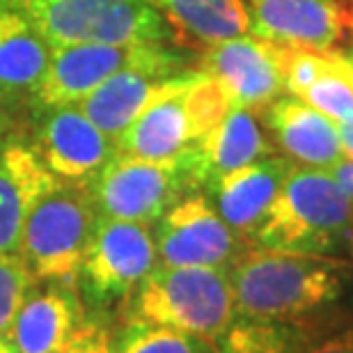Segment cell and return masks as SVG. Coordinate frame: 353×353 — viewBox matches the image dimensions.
Listing matches in <instances>:
<instances>
[{
    "mask_svg": "<svg viewBox=\"0 0 353 353\" xmlns=\"http://www.w3.org/2000/svg\"><path fill=\"white\" fill-rule=\"evenodd\" d=\"M326 53V58L328 60H333L337 69L347 76V81L351 83V88H353V46H333V48H328V51H323Z\"/></svg>",
    "mask_w": 353,
    "mask_h": 353,
    "instance_id": "cell-27",
    "label": "cell"
},
{
    "mask_svg": "<svg viewBox=\"0 0 353 353\" xmlns=\"http://www.w3.org/2000/svg\"><path fill=\"white\" fill-rule=\"evenodd\" d=\"M126 69L154 72L163 76L186 74L193 55L186 48L165 41L143 44H72L53 48L51 65L39 90L28 103V112L83 101L103 81Z\"/></svg>",
    "mask_w": 353,
    "mask_h": 353,
    "instance_id": "cell-5",
    "label": "cell"
},
{
    "mask_svg": "<svg viewBox=\"0 0 353 353\" xmlns=\"http://www.w3.org/2000/svg\"><path fill=\"white\" fill-rule=\"evenodd\" d=\"M353 200L328 170L294 165L252 245L307 255H335L349 245Z\"/></svg>",
    "mask_w": 353,
    "mask_h": 353,
    "instance_id": "cell-2",
    "label": "cell"
},
{
    "mask_svg": "<svg viewBox=\"0 0 353 353\" xmlns=\"http://www.w3.org/2000/svg\"><path fill=\"white\" fill-rule=\"evenodd\" d=\"M347 248L353 252V225H351V232H349V245H347Z\"/></svg>",
    "mask_w": 353,
    "mask_h": 353,
    "instance_id": "cell-33",
    "label": "cell"
},
{
    "mask_svg": "<svg viewBox=\"0 0 353 353\" xmlns=\"http://www.w3.org/2000/svg\"><path fill=\"white\" fill-rule=\"evenodd\" d=\"M228 271L239 319L301 321L340 299L351 264L333 255L248 245Z\"/></svg>",
    "mask_w": 353,
    "mask_h": 353,
    "instance_id": "cell-1",
    "label": "cell"
},
{
    "mask_svg": "<svg viewBox=\"0 0 353 353\" xmlns=\"http://www.w3.org/2000/svg\"><path fill=\"white\" fill-rule=\"evenodd\" d=\"M97 218L85 183L55 181L30 209L19 243L34 280L76 282Z\"/></svg>",
    "mask_w": 353,
    "mask_h": 353,
    "instance_id": "cell-7",
    "label": "cell"
},
{
    "mask_svg": "<svg viewBox=\"0 0 353 353\" xmlns=\"http://www.w3.org/2000/svg\"><path fill=\"white\" fill-rule=\"evenodd\" d=\"M17 131H21L19 110H14V108H10V105L0 103V147H3Z\"/></svg>",
    "mask_w": 353,
    "mask_h": 353,
    "instance_id": "cell-28",
    "label": "cell"
},
{
    "mask_svg": "<svg viewBox=\"0 0 353 353\" xmlns=\"http://www.w3.org/2000/svg\"><path fill=\"white\" fill-rule=\"evenodd\" d=\"M112 330L101 319H88L81 323L65 347L58 353H112Z\"/></svg>",
    "mask_w": 353,
    "mask_h": 353,
    "instance_id": "cell-25",
    "label": "cell"
},
{
    "mask_svg": "<svg viewBox=\"0 0 353 353\" xmlns=\"http://www.w3.org/2000/svg\"><path fill=\"white\" fill-rule=\"evenodd\" d=\"M26 138L41 165L55 179L90 183L115 157V140L99 129L79 103L53 105L28 112Z\"/></svg>",
    "mask_w": 353,
    "mask_h": 353,
    "instance_id": "cell-9",
    "label": "cell"
},
{
    "mask_svg": "<svg viewBox=\"0 0 353 353\" xmlns=\"http://www.w3.org/2000/svg\"><path fill=\"white\" fill-rule=\"evenodd\" d=\"M347 28L353 32V5H351V10L347 7Z\"/></svg>",
    "mask_w": 353,
    "mask_h": 353,
    "instance_id": "cell-32",
    "label": "cell"
},
{
    "mask_svg": "<svg viewBox=\"0 0 353 353\" xmlns=\"http://www.w3.org/2000/svg\"><path fill=\"white\" fill-rule=\"evenodd\" d=\"M112 353H216L214 344L179 330L129 319L112 337Z\"/></svg>",
    "mask_w": 353,
    "mask_h": 353,
    "instance_id": "cell-22",
    "label": "cell"
},
{
    "mask_svg": "<svg viewBox=\"0 0 353 353\" xmlns=\"http://www.w3.org/2000/svg\"><path fill=\"white\" fill-rule=\"evenodd\" d=\"M131 319L157 323L214 344L234 323L230 271L214 266H163L140 282L129 299Z\"/></svg>",
    "mask_w": 353,
    "mask_h": 353,
    "instance_id": "cell-3",
    "label": "cell"
},
{
    "mask_svg": "<svg viewBox=\"0 0 353 353\" xmlns=\"http://www.w3.org/2000/svg\"><path fill=\"white\" fill-rule=\"evenodd\" d=\"M337 131H340L344 159H351L353 161V126H349V124H337Z\"/></svg>",
    "mask_w": 353,
    "mask_h": 353,
    "instance_id": "cell-30",
    "label": "cell"
},
{
    "mask_svg": "<svg viewBox=\"0 0 353 353\" xmlns=\"http://www.w3.org/2000/svg\"><path fill=\"white\" fill-rule=\"evenodd\" d=\"M250 34L271 44L328 51L347 30V5L337 0H245Z\"/></svg>",
    "mask_w": 353,
    "mask_h": 353,
    "instance_id": "cell-12",
    "label": "cell"
},
{
    "mask_svg": "<svg viewBox=\"0 0 353 353\" xmlns=\"http://www.w3.org/2000/svg\"><path fill=\"white\" fill-rule=\"evenodd\" d=\"M51 48L72 44H172L174 32L145 0H5Z\"/></svg>",
    "mask_w": 353,
    "mask_h": 353,
    "instance_id": "cell-4",
    "label": "cell"
},
{
    "mask_svg": "<svg viewBox=\"0 0 353 353\" xmlns=\"http://www.w3.org/2000/svg\"><path fill=\"white\" fill-rule=\"evenodd\" d=\"M53 48L19 12L0 14V103L28 110L51 65Z\"/></svg>",
    "mask_w": 353,
    "mask_h": 353,
    "instance_id": "cell-18",
    "label": "cell"
},
{
    "mask_svg": "<svg viewBox=\"0 0 353 353\" xmlns=\"http://www.w3.org/2000/svg\"><path fill=\"white\" fill-rule=\"evenodd\" d=\"M159 264L163 266H214L230 264L248 248L223 221L207 193H190L152 225Z\"/></svg>",
    "mask_w": 353,
    "mask_h": 353,
    "instance_id": "cell-10",
    "label": "cell"
},
{
    "mask_svg": "<svg viewBox=\"0 0 353 353\" xmlns=\"http://www.w3.org/2000/svg\"><path fill=\"white\" fill-rule=\"evenodd\" d=\"M349 3H351V5H353V0H349Z\"/></svg>",
    "mask_w": 353,
    "mask_h": 353,
    "instance_id": "cell-36",
    "label": "cell"
},
{
    "mask_svg": "<svg viewBox=\"0 0 353 353\" xmlns=\"http://www.w3.org/2000/svg\"><path fill=\"white\" fill-rule=\"evenodd\" d=\"M296 99H303L307 105L333 119L335 124L353 126V88L333 60H328V67Z\"/></svg>",
    "mask_w": 353,
    "mask_h": 353,
    "instance_id": "cell-23",
    "label": "cell"
},
{
    "mask_svg": "<svg viewBox=\"0 0 353 353\" xmlns=\"http://www.w3.org/2000/svg\"><path fill=\"white\" fill-rule=\"evenodd\" d=\"M55 181L32 152L23 129L0 147V255H19L26 218Z\"/></svg>",
    "mask_w": 353,
    "mask_h": 353,
    "instance_id": "cell-16",
    "label": "cell"
},
{
    "mask_svg": "<svg viewBox=\"0 0 353 353\" xmlns=\"http://www.w3.org/2000/svg\"><path fill=\"white\" fill-rule=\"evenodd\" d=\"M193 152L202 193L223 174L278 154L259 112L243 105H232L221 122L193 145Z\"/></svg>",
    "mask_w": 353,
    "mask_h": 353,
    "instance_id": "cell-17",
    "label": "cell"
},
{
    "mask_svg": "<svg viewBox=\"0 0 353 353\" xmlns=\"http://www.w3.org/2000/svg\"><path fill=\"white\" fill-rule=\"evenodd\" d=\"M181 74L163 76L140 69H126L108 81H103L94 92L79 101V108L101 129L105 136H117L143 112L152 101L165 94Z\"/></svg>",
    "mask_w": 353,
    "mask_h": 353,
    "instance_id": "cell-19",
    "label": "cell"
},
{
    "mask_svg": "<svg viewBox=\"0 0 353 353\" xmlns=\"http://www.w3.org/2000/svg\"><path fill=\"white\" fill-rule=\"evenodd\" d=\"M310 344L307 328L299 321L236 319L214 342L216 353H303Z\"/></svg>",
    "mask_w": 353,
    "mask_h": 353,
    "instance_id": "cell-21",
    "label": "cell"
},
{
    "mask_svg": "<svg viewBox=\"0 0 353 353\" xmlns=\"http://www.w3.org/2000/svg\"><path fill=\"white\" fill-rule=\"evenodd\" d=\"M275 150L296 165L330 170L344 159L337 124L303 99L282 94L259 110Z\"/></svg>",
    "mask_w": 353,
    "mask_h": 353,
    "instance_id": "cell-14",
    "label": "cell"
},
{
    "mask_svg": "<svg viewBox=\"0 0 353 353\" xmlns=\"http://www.w3.org/2000/svg\"><path fill=\"white\" fill-rule=\"evenodd\" d=\"M337 3H342V5H347V3H349V0H337Z\"/></svg>",
    "mask_w": 353,
    "mask_h": 353,
    "instance_id": "cell-35",
    "label": "cell"
},
{
    "mask_svg": "<svg viewBox=\"0 0 353 353\" xmlns=\"http://www.w3.org/2000/svg\"><path fill=\"white\" fill-rule=\"evenodd\" d=\"M168 21L183 44L204 48L216 41L250 34L245 0H145Z\"/></svg>",
    "mask_w": 353,
    "mask_h": 353,
    "instance_id": "cell-20",
    "label": "cell"
},
{
    "mask_svg": "<svg viewBox=\"0 0 353 353\" xmlns=\"http://www.w3.org/2000/svg\"><path fill=\"white\" fill-rule=\"evenodd\" d=\"M294 161L282 154H271L255 163L239 168L234 172L223 174L204 190L221 218L252 245V236L264 223V218L285 186Z\"/></svg>",
    "mask_w": 353,
    "mask_h": 353,
    "instance_id": "cell-15",
    "label": "cell"
},
{
    "mask_svg": "<svg viewBox=\"0 0 353 353\" xmlns=\"http://www.w3.org/2000/svg\"><path fill=\"white\" fill-rule=\"evenodd\" d=\"M34 282V275L19 255H0V337L10 333L21 303Z\"/></svg>",
    "mask_w": 353,
    "mask_h": 353,
    "instance_id": "cell-24",
    "label": "cell"
},
{
    "mask_svg": "<svg viewBox=\"0 0 353 353\" xmlns=\"http://www.w3.org/2000/svg\"><path fill=\"white\" fill-rule=\"evenodd\" d=\"M328 172L335 176L337 183L344 188V193H347L353 200V161L351 159H342L340 163H335Z\"/></svg>",
    "mask_w": 353,
    "mask_h": 353,
    "instance_id": "cell-29",
    "label": "cell"
},
{
    "mask_svg": "<svg viewBox=\"0 0 353 353\" xmlns=\"http://www.w3.org/2000/svg\"><path fill=\"white\" fill-rule=\"evenodd\" d=\"M157 264L152 225L99 216L76 287L85 305L105 310L117 303H129Z\"/></svg>",
    "mask_w": 353,
    "mask_h": 353,
    "instance_id": "cell-8",
    "label": "cell"
},
{
    "mask_svg": "<svg viewBox=\"0 0 353 353\" xmlns=\"http://www.w3.org/2000/svg\"><path fill=\"white\" fill-rule=\"evenodd\" d=\"M85 321L76 282L37 280L21 303L7 340L14 353H58Z\"/></svg>",
    "mask_w": 353,
    "mask_h": 353,
    "instance_id": "cell-13",
    "label": "cell"
},
{
    "mask_svg": "<svg viewBox=\"0 0 353 353\" xmlns=\"http://www.w3.org/2000/svg\"><path fill=\"white\" fill-rule=\"evenodd\" d=\"M0 353H14L12 344H10V340H7V337H0Z\"/></svg>",
    "mask_w": 353,
    "mask_h": 353,
    "instance_id": "cell-31",
    "label": "cell"
},
{
    "mask_svg": "<svg viewBox=\"0 0 353 353\" xmlns=\"http://www.w3.org/2000/svg\"><path fill=\"white\" fill-rule=\"evenodd\" d=\"M303 353H353V328L326 337L321 342H310Z\"/></svg>",
    "mask_w": 353,
    "mask_h": 353,
    "instance_id": "cell-26",
    "label": "cell"
},
{
    "mask_svg": "<svg viewBox=\"0 0 353 353\" xmlns=\"http://www.w3.org/2000/svg\"><path fill=\"white\" fill-rule=\"evenodd\" d=\"M195 69L214 79L232 105L259 112L285 94L275 44L255 34H241L200 48Z\"/></svg>",
    "mask_w": 353,
    "mask_h": 353,
    "instance_id": "cell-11",
    "label": "cell"
},
{
    "mask_svg": "<svg viewBox=\"0 0 353 353\" xmlns=\"http://www.w3.org/2000/svg\"><path fill=\"white\" fill-rule=\"evenodd\" d=\"M5 7H7V3H5V0H0V14H3Z\"/></svg>",
    "mask_w": 353,
    "mask_h": 353,
    "instance_id": "cell-34",
    "label": "cell"
},
{
    "mask_svg": "<svg viewBox=\"0 0 353 353\" xmlns=\"http://www.w3.org/2000/svg\"><path fill=\"white\" fill-rule=\"evenodd\" d=\"M85 186L99 216L143 225H154L179 200L202 190L193 147L165 161L115 152Z\"/></svg>",
    "mask_w": 353,
    "mask_h": 353,
    "instance_id": "cell-6",
    "label": "cell"
}]
</instances>
